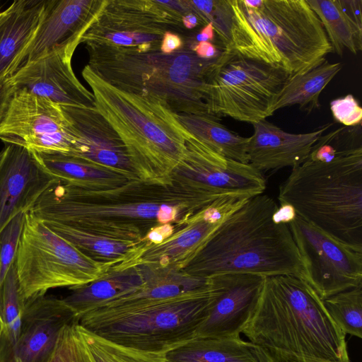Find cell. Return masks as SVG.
<instances>
[{
  "mask_svg": "<svg viewBox=\"0 0 362 362\" xmlns=\"http://www.w3.org/2000/svg\"><path fill=\"white\" fill-rule=\"evenodd\" d=\"M173 179L168 185L134 180L106 189H83L56 181L29 212L42 221L116 240L141 242L153 227L173 223L180 228L211 204L200 189Z\"/></svg>",
  "mask_w": 362,
  "mask_h": 362,
  "instance_id": "1",
  "label": "cell"
},
{
  "mask_svg": "<svg viewBox=\"0 0 362 362\" xmlns=\"http://www.w3.org/2000/svg\"><path fill=\"white\" fill-rule=\"evenodd\" d=\"M277 208L269 195L250 198L212 233L180 271L204 279L221 274L301 278V262L288 226L273 220Z\"/></svg>",
  "mask_w": 362,
  "mask_h": 362,
  "instance_id": "2",
  "label": "cell"
},
{
  "mask_svg": "<svg viewBox=\"0 0 362 362\" xmlns=\"http://www.w3.org/2000/svg\"><path fill=\"white\" fill-rule=\"evenodd\" d=\"M232 12L228 49L279 67L290 76L304 74L332 51L307 0H228Z\"/></svg>",
  "mask_w": 362,
  "mask_h": 362,
  "instance_id": "3",
  "label": "cell"
},
{
  "mask_svg": "<svg viewBox=\"0 0 362 362\" xmlns=\"http://www.w3.org/2000/svg\"><path fill=\"white\" fill-rule=\"evenodd\" d=\"M241 333L266 349L332 362H351L346 334L303 279L266 277L257 305Z\"/></svg>",
  "mask_w": 362,
  "mask_h": 362,
  "instance_id": "4",
  "label": "cell"
},
{
  "mask_svg": "<svg viewBox=\"0 0 362 362\" xmlns=\"http://www.w3.org/2000/svg\"><path fill=\"white\" fill-rule=\"evenodd\" d=\"M86 47L87 65L111 86L159 103L175 114L210 115L205 86L218 57L199 59L187 42L170 54L160 50L139 53L109 46Z\"/></svg>",
  "mask_w": 362,
  "mask_h": 362,
  "instance_id": "5",
  "label": "cell"
},
{
  "mask_svg": "<svg viewBox=\"0 0 362 362\" xmlns=\"http://www.w3.org/2000/svg\"><path fill=\"white\" fill-rule=\"evenodd\" d=\"M82 76L92 90L95 107L122 140L139 178L153 184H170L187 152L186 130L175 113L111 86L88 65Z\"/></svg>",
  "mask_w": 362,
  "mask_h": 362,
  "instance_id": "6",
  "label": "cell"
},
{
  "mask_svg": "<svg viewBox=\"0 0 362 362\" xmlns=\"http://www.w3.org/2000/svg\"><path fill=\"white\" fill-rule=\"evenodd\" d=\"M278 199L307 223L362 248V147L328 163L307 159L293 168Z\"/></svg>",
  "mask_w": 362,
  "mask_h": 362,
  "instance_id": "7",
  "label": "cell"
},
{
  "mask_svg": "<svg viewBox=\"0 0 362 362\" xmlns=\"http://www.w3.org/2000/svg\"><path fill=\"white\" fill-rule=\"evenodd\" d=\"M215 296L211 284L207 290L153 304L100 308L81 316L78 322L86 330L119 345L167 354L196 337Z\"/></svg>",
  "mask_w": 362,
  "mask_h": 362,
  "instance_id": "8",
  "label": "cell"
},
{
  "mask_svg": "<svg viewBox=\"0 0 362 362\" xmlns=\"http://www.w3.org/2000/svg\"><path fill=\"white\" fill-rule=\"evenodd\" d=\"M14 262L25 302L52 288L86 284L112 269L87 257L29 211Z\"/></svg>",
  "mask_w": 362,
  "mask_h": 362,
  "instance_id": "9",
  "label": "cell"
},
{
  "mask_svg": "<svg viewBox=\"0 0 362 362\" xmlns=\"http://www.w3.org/2000/svg\"><path fill=\"white\" fill-rule=\"evenodd\" d=\"M289 77L279 67L223 48L205 86L208 112L252 124L266 119L272 116L274 98Z\"/></svg>",
  "mask_w": 362,
  "mask_h": 362,
  "instance_id": "10",
  "label": "cell"
},
{
  "mask_svg": "<svg viewBox=\"0 0 362 362\" xmlns=\"http://www.w3.org/2000/svg\"><path fill=\"white\" fill-rule=\"evenodd\" d=\"M181 26L180 18L160 1L104 0L81 43L139 53L159 51L168 28Z\"/></svg>",
  "mask_w": 362,
  "mask_h": 362,
  "instance_id": "11",
  "label": "cell"
},
{
  "mask_svg": "<svg viewBox=\"0 0 362 362\" xmlns=\"http://www.w3.org/2000/svg\"><path fill=\"white\" fill-rule=\"evenodd\" d=\"M303 279L324 300L362 286V248L345 243L298 216L288 223Z\"/></svg>",
  "mask_w": 362,
  "mask_h": 362,
  "instance_id": "12",
  "label": "cell"
},
{
  "mask_svg": "<svg viewBox=\"0 0 362 362\" xmlns=\"http://www.w3.org/2000/svg\"><path fill=\"white\" fill-rule=\"evenodd\" d=\"M0 140L37 153L69 154L75 138L60 105L15 89L0 123Z\"/></svg>",
  "mask_w": 362,
  "mask_h": 362,
  "instance_id": "13",
  "label": "cell"
},
{
  "mask_svg": "<svg viewBox=\"0 0 362 362\" xmlns=\"http://www.w3.org/2000/svg\"><path fill=\"white\" fill-rule=\"evenodd\" d=\"M185 140L186 155L175 170L173 177L202 190L215 200L226 196L251 198L264 193L266 180L261 172L249 164L221 156L187 130Z\"/></svg>",
  "mask_w": 362,
  "mask_h": 362,
  "instance_id": "14",
  "label": "cell"
},
{
  "mask_svg": "<svg viewBox=\"0 0 362 362\" xmlns=\"http://www.w3.org/2000/svg\"><path fill=\"white\" fill-rule=\"evenodd\" d=\"M76 47L67 45L25 62L8 79L15 89H24L60 106L93 107V93L81 84L72 69Z\"/></svg>",
  "mask_w": 362,
  "mask_h": 362,
  "instance_id": "15",
  "label": "cell"
},
{
  "mask_svg": "<svg viewBox=\"0 0 362 362\" xmlns=\"http://www.w3.org/2000/svg\"><path fill=\"white\" fill-rule=\"evenodd\" d=\"M75 141L67 154L140 180L116 131L95 107L60 106Z\"/></svg>",
  "mask_w": 362,
  "mask_h": 362,
  "instance_id": "16",
  "label": "cell"
},
{
  "mask_svg": "<svg viewBox=\"0 0 362 362\" xmlns=\"http://www.w3.org/2000/svg\"><path fill=\"white\" fill-rule=\"evenodd\" d=\"M216 296L197 337H238L254 313L266 277L250 274H221L210 278Z\"/></svg>",
  "mask_w": 362,
  "mask_h": 362,
  "instance_id": "17",
  "label": "cell"
},
{
  "mask_svg": "<svg viewBox=\"0 0 362 362\" xmlns=\"http://www.w3.org/2000/svg\"><path fill=\"white\" fill-rule=\"evenodd\" d=\"M57 180L39 164L33 152L6 144L0 151V233L19 213L30 210Z\"/></svg>",
  "mask_w": 362,
  "mask_h": 362,
  "instance_id": "18",
  "label": "cell"
},
{
  "mask_svg": "<svg viewBox=\"0 0 362 362\" xmlns=\"http://www.w3.org/2000/svg\"><path fill=\"white\" fill-rule=\"evenodd\" d=\"M78 322L62 298L41 296L25 302L15 356L16 362H48L62 329Z\"/></svg>",
  "mask_w": 362,
  "mask_h": 362,
  "instance_id": "19",
  "label": "cell"
},
{
  "mask_svg": "<svg viewBox=\"0 0 362 362\" xmlns=\"http://www.w3.org/2000/svg\"><path fill=\"white\" fill-rule=\"evenodd\" d=\"M103 1L48 0L42 21L25 53L22 65L54 49L71 45L78 46Z\"/></svg>",
  "mask_w": 362,
  "mask_h": 362,
  "instance_id": "20",
  "label": "cell"
},
{
  "mask_svg": "<svg viewBox=\"0 0 362 362\" xmlns=\"http://www.w3.org/2000/svg\"><path fill=\"white\" fill-rule=\"evenodd\" d=\"M252 125L247 149L248 164L262 173L303 163L332 123L303 134L286 132L267 119Z\"/></svg>",
  "mask_w": 362,
  "mask_h": 362,
  "instance_id": "21",
  "label": "cell"
},
{
  "mask_svg": "<svg viewBox=\"0 0 362 362\" xmlns=\"http://www.w3.org/2000/svg\"><path fill=\"white\" fill-rule=\"evenodd\" d=\"M48 0H17L0 11V81L12 76L23 64L35 38Z\"/></svg>",
  "mask_w": 362,
  "mask_h": 362,
  "instance_id": "22",
  "label": "cell"
},
{
  "mask_svg": "<svg viewBox=\"0 0 362 362\" xmlns=\"http://www.w3.org/2000/svg\"><path fill=\"white\" fill-rule=\"evenodd\" d=\"M221 223L204 220L196 213L188 218L184 226L163 243L143 244L137 255L119 269L147 264L181 270Z\"/></svg>",
  "mask_w": 362,
  "mask_h": 362,
  "instance_id": "23",
  "label": "cell"
},
{
  "mask_svg": "<svg viewBox=\"0 0 362 362\" xmlns=\"http://www.w3.org/2000/svg\"><path fill=\"white\" fill-rule=\"evenodd\" d=\"M139 265L142 267L144 276L143 285L136 291L112 300L101 308L139 307L211 288L209 279L191 276L170 267Z\"/></svg>",
  "mask_w": 362,
  "mask_h": 362,
  "instance_id": "24",
  "label": "cell"
},
{
  "mask_svg": "<svg viewBox=\"0 0 362 362\" xmlns=\"http://www.w3.org/2000/svg\"><path fill=\"white\" fill-rule=\"evenodd\" d=\"M267 349L240 337H197L166 354L168 362H269Z\"/></svg>",
  "mask_w": 362,
  "mask_h": 362,
  "instance_id": "25",
  "label": "cell"
},
{
  "mask_svg": "<svg viewBox=\"0 0 362 362\" xmlns=\"http://www.w3.org/2000/svg\"><path fill=\"white\" fill-rule=\"evenodd\" d=\"M144 281V272L139 264L124 269H111L95 281L69 288L71 293L62 300L74 313L78 322L83 315L136 291Z\"/></svg>",
  "mask_w": 362,
  "mask_h": 362,
  "instance_id": "26",
  "label": "cell"
},
{
  "mask_svg": "<svg viewBox=\"0 0 362 362\" xmlns=\"http://www.w3.org/2000/svg\"><path fill=\"white\" fill-rule=\"evenodd\" d=\"M320 21L332 51L346 48L356 54L362 49L361 0H307Z\"/></svg>",
  "mask_w": 362,
  "mask_h": 362,
  "instance_id": "27",
  "label": "cell"
},
{
  "mask_svg": "<svg viewBox=\"0 0 362 362\" xmlns=\"http://www.w3.org/2000/svg\"><path fill=\"white\" fill-rule=\"evenodd\" d=\"M33 153L41 167L53 178L77 187L112 189L130 180L112 169L67 154Z\"/></svg>",
  "mask_w": 362,
  "mask_h": 362,
  "instance_id": "28",
  "label": "cell"
},
{
  "mask_svg": "<svg viewBox=\"0 0 362 362\" xmlns=\"http://www.w3.org/2000/svg\"><path fill=\"white\" fill-rule=\"evenodd\" d=\"M42 222L87 257L112 269L131 262L144 244L103 237L59 223Z\"/></svg>",
  "mask_w": 362,
  "mask_h": 362,
  "instance_id": "29",
  "label": "cell"
},
{
  "mask_svg": "<svg viewBox=\"0 0 362 362\" xmlns=\"http://www.w3.org/2000/svg\"><path fill=\"white\" fill-rule=\"evenodd\" d=\"M341 69V63H330L325 59L308 71L290 76L274 98L272 115L281 108L292 105H298L308 112L319 108L320 93Z\"/></svg>",
  "mask_w": 362,
  "mask_h": 362,
  "instance_id": "30",
  "label": "cell"
},
{
  "mask_svg": "<svg viewBox=\"0 0 362 362\" xmlns=\"http://www.w3.org/2000/svg\"><path fill=\"white\" fill-rule=\"evenodd\" d=\"M180 124L192 135L221 156L248 164L249 137L228 129L218 117L210 115L175 114Z\"/></svg>",
  "mask_w": 362,
  "mask_h": 362,
  "instance_id": "31",
  "label": "cell"
},
{
  "mask_svg": "<svg viewBox=\"0 0 362 362\" xmlns=\"http://www.w3.org/2000/svg\"><path fill=\"white\" fill-rule=\"evenodd\" d=\"M24 305L13 262L0 285V317L2 322L0 362H16L15 350Z\"/></svg>",
  "mask_w": 362,
  "mask_h": 362,
  "instance_id": "32",
  "label": "cell"
},
{
  "mask_svg": "<svg viewBox=\"0 0 362 362\" xmlns=\"http://www.w3.org/2000/svg\"><path fill=\"white\" fill-rule=\"evenodd\" d=\"M322 303L345 334L362 337V286L329 296Z\"/></svg>",
  "mask_w": 362,
  "mask_h": 362,
  "instance_id": "33",
  "label": "cell"
},
{
  "mask_svg": "<svg viewBox=\"0 0 362 362\" xmlns=\"http://www.w3.org/2000/svg\"><path fill=\"white\" fill-rule=\"evenodd\" d=\"M79 326L93 362H168L165 353L144 351L119 345Z\"/></svg>",
  "mask_w": 362,
  "mask_h": 362,
  "instance_id": "34",
  "label": "cell"
},
{
  "mask_svg": "<svg viewBox=\"0 0 362 362\" xmlns=\"http://www.w3.org/2000/svg\"><path fill=\"white\" fill-rule=\"evenodd\" d=\"M196 14L204 25L212 24L215 33L221 40L223 48L230 41L232 12L228 0L190 1Z\"/></svg>",
  "mask_w": 362,
  "mask_h": 362,
  "instance_id": "35",
  "label": "cell"
},
{
  "mask_svg": "<svg viewBox=\"0 0 362 362\" xmlns=\"http://www.w3.org/2000/svg\"><path fill=\"white\" fill-rule=\"evenodd\" d=\"M48 362H93L78 322L68 324L62 329Z\"/></svg>",
  "mask_w": 362,
  "mask_h": 362,
  "instance_id": "36",
  "label": "cell"
},
{
  "mask_svg": "<svg viewBox=\"0 0 362 362\" xmlns=\"http://www.w3.org/2000/svg\"><path fill=\"white\" fill-rule=\"evenodd\" d=\"M25 220L17 214L0 233V285L14 262Z\"/></svg>",
  "mask_w": 362,
  "mask_h": 362,
  "instance_id": "37",
  "label": "cell"
},
{
  "mask_svg": "<svg viewBox=\"0 0 362 362\" xmlns=\"http://www.w3.org/2000/svg\"><path fill=\"white\" fill-rule=\"evenodd\" d=\"M330 110L334 119L345 127H356L361 124L362 107L351 94L332 100Z\"/></svg>",
  "mask_w": 362,
  "mask_h": 362,
  "instance_id": "38",
  "label": "cell"
},
{
  "mask_svg": "<svg viewBox=\"0 0 362 362\" xmlns=\"http://www.w3.org/2000/svg\"><path fill=\"white\" fill-rule=\"evenodd\" d=\"M178 229V226L173 223L158 225L151 228L142 240L146 244L158 245L170 238Z\"/></svg>",
  "mask_w": 362,
  "mask_h": 362,
  "instance_id": "39",
  "label": "cell"
},
{
  "mask_svg": "<svg viewBox=\"0 0 362 362\" xmlns=\"http://www.w3.org/2000/svg\"><path fill=\"white\" fill-rule=\"evenodd\" d=\"M187 43L195 55L202 59H214L218 57L221 52L211 42H196L194 40H190L187 41Z\"/></svg>",
  "mask_w": 362,
  "mask_h": 362,
  "instance_id": "40",
  "label": "cell"
},
{
  "mask_svg": "<svg viewBox=\"0 0 362 362\" xmlns=\"http://www.w3.org/2000/svg\"><path fill=\"white\" fill-rule=\"evenodd\" d=\"M267 351L269 354V362H332L319 358L291 354L273 349H267Z\"/></svg>",
  "mask_w": 362,
  "mask_h": 362,
  "instance_id": "41",
  "label": "cell"
},
{
  "mask_svg": "<svg viewBox=\"0 0 362 362\" xmlns=\"http://www.w3.org/2000/svg\"><path fill=\"white\" fill-rule=\"evenodd\" d=\"M184 45V40L179 35L167 30L161 40L160 51L163 54H170L181 49Z\"/></svg>",
  "mask_w": 362,
  "mask_h": 362,
  "instance_id": "42",
  "label": "cell"
},
{
  "mask_svg": "<svg viewBox=\"0 0 362 362\" xmlns=\"http://www.w3.org/2000/svg\"><path fill=\"white\" fill-rule=\"evenodd\" d=\"M14 91L15 88L8 78L0 81V123Z\"/></svg>",
  "mask_w": 362,
  "mask_h": 362,
  "instance_id": "43",
  "label": "cell"
},
{
  "mask_svg": "<svg viewBox=\"0 0 362 362\" xmlns=\"http://www.w3.org/2000/svg\"><path fill=\"white\" fill-rule=\"evenodd\" d=\"M296 216L294 209L288 204H280L273 215V220L276 223L288 224Z\"/></svg>",
  "mask_w": 362,
  "mask_h": 362,
  "instance_id": "44",
  "label": "cell"
},
{
  "mask_svg": "<svg viewBox=\"0 0 362 362\" xmlns=\"http://www.w3.org/2000/svg\"><path fill=\"white\" fill-rule=\"evenodd\" d=\"M215 37V31L211 23H209L200 30L195 36L196 42H211L214 40Z\"/></svg>",
  "mask_w": 362,
  "mask_h": 362,
  "instance_id": "45",
  "label": "cell"
},
{
  "mask_svg": "<svg viewBox=\"0 0 362 362\" xmlns=\"http://www.w3.org/2000/svg\"><path fill=\"white\" fill-rule=\"evenodd\" d=\"M182 26L186 29H193L200 24H204L201 18L194 12L182 17Z\"/></svg>",
  "mask_w": 362,
  "mask_h": 362,
  "instance_id": "46",
  "label": "cell"
},
{
  "mask_svg": "<svg viewBox=\"0 0 362 362\" xmlns=\"http://www.w3.org/2000/svg\"><path fill=\"white\" fill-rule=\"evenodd\" d=\"M1 332H2V322H1V320L0 317V337H1Z\"/></svg>",
  "mask_w": 362,
  "mask_h": 362,
  "instance_id": "47",
  "label": "cell"
}]
</instances>
